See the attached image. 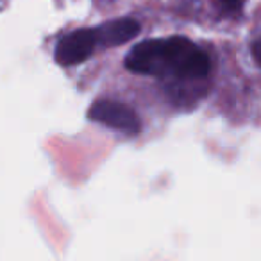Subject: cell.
I'll return each mask as SVG.
<instances>
[{
  "label": "cell",
  "mask_w": 261,
  "mask_h": 261,
  "mask_svg": "<svg viewBox=\"0 0 261 261\" xmlns=\"http://www.w3.org/2000/svg\"><path fill=\"white\" fill-rule=\"evenodd\" d=\"M125 66L142 75L175 79H202L210 73L211 59L199 45L188 38L172 36L147 40L130 48Z\"/></svg>",
  "instance_id": "1"
},
{
  "label": "cell",
  "mask_w": 261,
  "mask_h": 261,
  "mask_svg": "<svg viewBox=\"0 0 261 261\" xmlns=\"http://www.w3.org/2000/svg\"><path fill=\"white\" fill-rule=\"evenodd\" d=\"M88 118L127 135H136L142 129V122L135 109L115 100H97L88 109Z\"/></svg>",
  "instance_id": "2"
},
{
  "label": "cell",
  "mask_w": 261,
  "mask_h": 261,
  "mask_svg": "<svg viewBox=\"0 0 261 261\" xmlns=\"http://www.w3.org/2000/svg\"><path fill=\"white\" fill-rule=\"evenodd\" d=\"M97 47L98 40L95 29H79L66 34L63 40H59L54 58L63 66L79 65V63L86 61Z\"/></svg>",
  "instance_id": "3"
},
{
  "label": "cell",
  "mask_w": 261,
  "mask_h": 261,
  "mask_svg": "<svg viewBox=\"0 0 261 261\" xmlns=\"http://www.w3.org/2000/svg\"><path fill=\"white\" fill-rule=\"evenodd\" d=\"M95 33H97L98 45L116 47L133 40L140 33V23L133 18L111 20L108 23H102L100 27H95Z\"/></svg>",
  "instance_id": "4"
},
{
  "label": "cell",
  "mask_w": 261,
  "mask_h": 261,
  "mask_svg": "<svg viewBox=\"0 0 261 261\" xmlns=\"http://www.w3.org/2000/svg\"><path fill=\"white\" fill-rule=\"evenodd\" d=\"M252 56H254V59H256V61L261 65V38H259V40L254 41V45H252Z\"/></svg>",
  "instance_id": "5"
},
{
  "label": "cell",
  "mask_w": 261,
  "mask_h": 261,
  "mask_svg": "<svg viewBox=\"0 0 261 261\" xmlns=\"http://www.w3.org/2000/svg\"><path fill=\"white\" fill-rule=\"evenodd\" d=\"M222 4H224L227 9H236V8H240L242 0H222Z\"/></svg>",
  "instance_id": "6"
}]
</instances>
